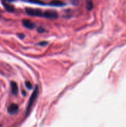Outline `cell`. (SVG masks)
<instances>
[{
	"label": "cell",
	"mask_w": 126,
	"mask_h": 127,
	"mask_svg": "<svg viewBox=\"0 0 126 127\" xmlns=\"http://www.w3.org/2000/svg\"><path fill=\"white\" fill-rule=\"evenodd\" d=\"M38 92H39L38 86H35V88L33 93H32V95H31L29 99V101H28V106H27V114H28V113H29L31 108L32 107V105H33V103H34V102L35 101V100L37 99V96H38Z\"/></svg>",
	"instance_id": "6da1fadb"
},
{
	"label": "cell",
	"mask_w": 126,
	"mask_h": 127,
	"mask_svg": "<svg viewBox=\"0 0 126 127\" xmlns=\"http://www.w3.org/2000/svg\"><path fill=\"white\" fill-rule=\"evenodd\" d=\"M25 11L27 14L32 16H38V17H43L44 12L39 9H33L30 7H27Z\"/></svg>",
	"instance_id": "7a4b0ae2"
},
{
	"label": "cell",
	"mask_w": 126,
	"mask_h": 127,
	"mask_svg": "<svg viewBox=\"0 0 126 127\" xmlns=\"http://www.w3.org/2000/svg\"><path fill=\"white\" fill-rule=\"evenodd\" d=\"M43 16L48 19H56L58 17V15L54 11H46L43 13Z\"/></svg>",
	"instance_id": "3957f363"
},
{
	"label": "cell",
	"mask_w": 126,
	"mask_h": 127,
	"mask_svg": "<svg viewBox=\"0 0 126 127\" xmlns=\"http://www.w3.org/2000/svg\"><path fill=\"white\" fill-rule=\"evenodd\" d=\"M19 110V107L17 104H12L9 106L7 108V112L9 114H11V115H14L16 114V113L18 112Z\"/></svg>",
	"instance_id": "277c9868"
},
{
	"label": "cell",
	"mask_w": 126,
	"mask_h": 127,
	"mask_svg": "<svg viewBox=\"0 0 126 127\" xmlns=\"http://www.w3.org/2000/svg\"><path fill=\"white\" fill-rule=\"evenodd\" d=\"M22 22H23V24L25 27L28 29H33L35 27V24L34 22H32L30 20L24 19L22 21Z\"/></svg>",
	"instance_id": "5b68a950"
},
{
	"label": "cell",
	"mask_w": 126,
	"mask_h": 127,
	"mask_svg": "<svg viewBox=\"0 0 126 127\" xmlns=\"http://www.w3.org/2000/svg\"><path fill=\"white\" fill-rule=\"evenodd\" d=\"M11 90H12V93L14 95H17L18 93V86H17V83L16 82L12 81L11 83Z\"/></svg>",
	"instance_id": "8992f818"
},
{
	"label": "cell",
	"mask_w": 126,
	"mask_h": 127,
	"mask_svg": "<svg viewBox=\"0 0 126 127\" xmlns=\"http://www.w3.org/2000/svg\"><path fill=\"white\" fill-rule=\"evenodd\" d=\"M49 4L53 6H63L65 5V3L60 0H53L49 2Z\"/></svg>",
	"instance_id": "52a82bcc"
},
{
	"label": "cell",
	"mask_w": 126,
	"mask_h": 127,
	"mask_svg": "<svg viewBox=\"0 0 126 127\" xmlns=\"http://www.w3.org/2000/svg\"><path fill=\"white\" fill-rule=\"evenodd\" d=\"M2 5L4 6V8L6 9L7 11H9V12H13L14 10V7L12 5H11L9 3H7V2H5V1H2Z\"/></svg>",
	"instance_id": "ba28073f"
},
{
	"label": "cell",
	"mask_w": 126,
	"mask_h": 127,
	"mask_svg": "<svg viewBox=\"0 0 126 127\" xmlns=\"http://www.w3.org/2000/svg\"><path fill=\"white\" fill-rule=\"evenodd\" d=\"M28 2L39 5H45V3L41 0H28Z\"/></svg>",
	"instance_id": "9c48e42d"
},
{
	"label": "cell",
	"mask_w": 126,
	"mask_h": 127,
	"mask_svg": "<svg viewBox=\"0 0 126 127\" xmlns=\"http://www.w3.org/2000/svg\"><path fill=\"white\" fill-rule=\"evenodd\" d=\"M93 8V2L91 0H88L86 2V9L89 11L91 10Z\"/></svg>",
	"instance_id": "30bf717a"
},
{
	"label": "cell",
	"mask_w": 126,
	"mask_h": 127,
	"mask_svg": "<svg viewBox=\"0 0 126 127\" xmlns=\"http://www.w3.org/2000/svg\"><path fill=\"white\" fill-rule=\"evenodd\" d=\"M25 86H26V87H27V88H28V89H32V84H31V83H30L29 81H26L25 82Z\"/></svg>",
	"instance_id": "8fae6325"
},
{
	"label": "cell",
	"mask_w": 126,
	"mask_h": 127,
	"mask_svg": "<svg viewBox=\"0 0 126 127\" xmlns=\"http://www.w3.org/2000/svg\"><path fill=\"white\" fill-rule=\"evenodd\" d=\"M39 44L42 46H44V45H46L48 44V42H40Z\"/></svg>",
	"instance_id": "7c38bea8"
},
{
	"label": "cell",
	"mask_w": 126,
	"mask_h": 127,
	"mask_svg": "<svg viewBox=\"0 0 126 127\" xmlns=\"http://www.w3.org/2000/svg\"><path fill=\"white\" fill-rule=\"evenodd\" d=\"M37 31H38V32H40V33H42V32H43V31H44V29H43L42 28V27H40V28L38 29V30H37Z\"/></svg>",
	"instance_id": "4fadbf2b"
},
{
	"label": "cell",
	"mask_w": 126,
	"mask_h": 127,
	"mask_svg": "<svg viewBox=\"0 0 126 127\" xmlns=\"http://www.w3.org/2000/svg\"><path fill=\"white\" fill-rule=\"evenodd\" d=\"M2 1H5V2H12L14 0H1Z\"/></svg>",
	"instance_id": "5bb4252c"
},
{
	"label": "cell",
	"mask_w": 126,
	"mask_h": 127,
	"mask_svg": "<svg viewBox=\"0 0 126 127\" xmlns=\"http://www.w3.org/2000/svg\"><path fill=\"white\" fill-rule=\"evenodd\" d=\"M19 36L20 38H23V37H24V35H23V34H19Z\"/></svg>",
	"instance_id": "9a60e30c"
},
{
	"label": "cell",
	"mask_w": 126,
	"mask_h": 127,
	"mask_svg": "<svg viewBox=\"0 0 126 127\" xmlns=\"http://www.w3.org/2000/svg\"><path fill=\"white\" fill-rule=\"evenodd\" d=\"M0 126H1V125H0Z\"/></svg>",
	"instance_id": "2e32d148"
}]
</instances>
